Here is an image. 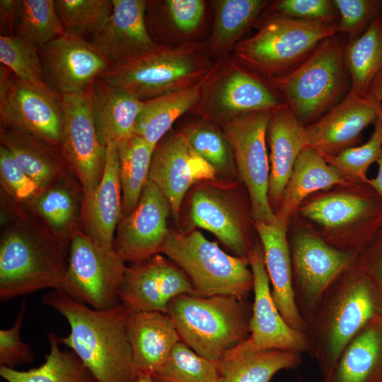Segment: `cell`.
Returning a JSON list of instances; mask_svg holds the SVG:
<instances>
[{"label": "cell", "instance_id": "obj_22", "mask_svg": "<svg viewBox=\"0 0 382 382\" xmlns=\"http://www.w3.org/2000/svg\"><path fill=\"white\" fill-rule=\"evenodd\" d=\"M289 224L277 216L272 223L254 226L262 247L274 301L286 323L293 329L304 332L306 322L296 306L293 291L291 252L287 239Z\"/></svg>", "mask_w": 382, "mask_h": 382}, {"label": "cell", "instance_id": "obj_3", "mask_svg": "<svg viewBox=\"0 0 382 382\" xmlns=\"http://www.w3.org/2000/svg\"><path fill=\"white\" fill-rule=\"evenodd\" d=\"M382 316V291L357 263L329 287L306 322L308 352L323 377L366 326Z\"/></svg>", "mask_w": 382, "mask_h": 382}, {"label": "cell", "instance_id": "obj_13", "mask_svg": "<svg viewBox=\"0 0 382 382\" xmlns=\"http://www.w3.org/2000/svg\"><path fill=\"white\" fill-rule=\"evenodd\" d=\"M0 120L1 127L25 132L62 149L61 97L25 83L2 64Z\"/></svg>", "mask_w": 382, "mask_h": 382}, {"label": "cell", "instance_id": "obj_28", "mask_svg": "<svg viewBox=\"0 0 382 382\" xmlns=\"http://www.w3.org/2000/svg\"><path fill=\"white\" fill-rule=\"evenodd\" d=\"M0 141L42 190L72 172L60 149L35 136L1 126Z\"/></svg>", "mask_w": 382, "mask_h": 382}, {"label": "cell", "instance_id": "obj_43", "mask_svg": "<svg viewBox=\"0 0 382 382\" xmlns=\"http://www.w3.org/2000/svg\"><path fill=\"white\" fill-rule=\"evenodd\" d=\"M266 4L262 0H223L218 3L214 40L224 45L238 35Z\"/></svg>", "mask_w": 382, "mask_h": 382}, {"label": "cell", "instance_id": "obj_19", "mask_svg": "<svg viewBox=\"0 0 382 382\" xmlns=\"http://www.w3.org/2000/svg\"><path fill=\"white\" fill-rule=\"evenodd\" d=\"M217 171L190 146L184 134L161 139L154 149L149 180L161 191L177 217L189 188L202 180H213Z\"/></svg>", "mask_w": 382, "mask_h": 382}, {"label": "cell", "instance_id": "obj_30", "mask_svg": "<svg viewBox=\"0 0 382 382\" xmlns=\"http://www.w3.org/2000/svg\"><path fill=\"white\" fill-rule=\"evenodd\" d=\"M351 185H357L347 183L318 152L307 147L294 164L276 216L289 223L308 197L334 187Z\"/></svg>", "mask_w": 382, "mask_h": 382}, {"label": "cell", "instance_id": "obj_51", "mask_svg": "<svg viewBox=\"0 0 382 382\" xmlns=\"http://www.w3.org/2000/svg\"><path fill=\"white\" fill-rule=\"evenodd\" d=\"M21 0L0 1V28L2 35H15Z\"/></svg>", "mask_w": 382, "mask_h": 382}, {"label": "cell", "instance_id": "obj_42", "mask_svg": "<svg viewBox=\"0 0 382 382\" xmlns=\"http://www.w3.org/2000/svg\"><path fill=\"white\" fill-rule=\"evenodd\" d=\"M55 8L65 33L92 35L110 16L109 0H56Z\"/></svg>", "mask_w": 382, "mask_h": 382}, {"label": "cell", "instance_id": "obj_31", "mask_svg": "<svg viewBox=\"0 0 382 382\" xmlns=\"http://www.w3.org/2000/svg\"><path fill=\"white\" fill-rule=\"evenodd\" d=\"M323 382H382L381 318L353 338Z\"/></svg>", "mask_w": 382, "mask_h": 382}, {"label": "cell", "instance_id": "obj_20", "mask_svg": "<svg viewBox=\"0 0 382 382\" xmlns=\"http://www.w3.org/2000/svg\"><path fill=\"white\" fill-rule=\"evenodd\" d=\"M381 105L369 94L352 91L314 122L306 126L308 147L321 156H335L355 146L363 130L380 117Z\"/></svg>", "mask_w": 382, "mask_h": 382}, {"label": "cell", "instance_id": "obj_53", "mask_svg": "<svg viewBox=\"0 0 382 382\" xmlns=\"http://www.w3.org/2000/svg\"><path fill=\"white\" fill-rule=\"evenodd\" d=\"M378 170L375 177L369 178V185L378 195L382 204V155L377 160Z\"/></svg>", "mask_w": 382, "mask_h": 382}, {"label": "cell", "instance_id": "obj_27", "mask_svg": "<svg viewBox=\"0 0 382 382\" xmlns=\"http://www.w3.org/2000/svg\"><path fill=\"white\" fill-rule=\"evenodd\" d=\"M192 224L213 233L236 256L248 257V247L241 214L226 197L209 188L197 189L190 206Z\"/></svg>", "mask_w": 382, "mask_h": 382}, {"label": "cell", "instance_id": "obj_4", "mask_svg": "<svg viewBox=\"0 0 382 382\" xmlns=\"http://www.w3.org/2000/svg\"><path fill=\"white\" fill-rule=\"evenodd\" d=\"M297 215L327 243L357 256L382 227V204L369 184L313 194L301 204Z\"/></svg>", "mask_w": 382, "mask_h": 382}, {"label": "cell", "instance_id": "obj_5", "mask_svg": "<svg viewBox=\"0 0 382 382\" xmlns=\"http://www.w3.org/2000/svg\"><path fill=\"white\" fill-rule=\"evenodd\" d=\"M180 341L199 355L219 361L250 336L252 306L232 296L181 295L169 303Z\"/></svg>", "mask_w": 382, "mask_h": 382}, {"label": "cell", "instance_id": "obj_55", "mask_svg": "<svg viewBox=\"0 0 382 382\" xmlns=\"http://www.w3.org/2000/svg\"><path fill=\"white\" fill-rule=\"evenodd\" d=\"M381 323H382V316H381Z\"/></svg>", "mask_w": 382, "mask_h": 382}, {"label": "cell", "instance_id": "obj_29", "mask_svg": "<svg viewBox=\"0 0 382 382\" xmlns=\"http://www.w3.org/2000/svg\"><path fill=\"white\" fill-rule=\"evenodd\" d=\"M143 105L144 100L96 79L92 84V113L102 144H117L133 136Z\"/></svg>", "mask_w": 382, "mask_h": 382}, {"label": "cell", "instance_id": "obj_24", "mask_svg": "<svg viewBox=\"0 0 382 382\" xmlns=\"http://www.w3.org/2000/svg\"><path fill=\"white\" fill-rule=\"evenodd\" d=\"M267 133L270 147L268 197L272 208L278 209L294 164L308 147V140L306 126L286 104L273 110Z\"/></svg>", "mask_w": 382, "mask_h": 382}, {"label": "cell", "instance_id": "obj_40", "mask_svg": "<svg viewBox=\"0 0 382 382\" xmlns=\"http://www.w3.org/2000/svg\"><path fill=\"white\" fill-rule=\"evenodd\" d=\"M64 33L54 1L21 0L15 35L40 48Z\"/></svg>", "mask_w": 382, "mask_h": 382}, {"label": "cell", "instance_id": "obj_37", "mask_svg": "<svg viewBox=\"0 0 382 382\" xmlns=\"http://www.w3.org/2000/svg\"><path fill=\"white\" fill-rule=\"evenodd\" d=\"M216 101L225 112L237 115L272 111L282 105L265 84L240 70L233 71L222 83Z\"/></svg>", "mask_w": 382, "mask_h": 382}, {"label": "cell", "instance_id": "obj_32", "mask_svg": "<svg viewBox=\"0 0 382 382\" xmlns=\"http://www.w3.org/2000/svg\"><path fill=\"white\" fill-rule=\"evenodd\" d=\"M301 353L284 349L242 351L233 348L218 361L222 382H270L281 370L297 368Z\"/></svg>", "mask_w": 382, "mask_h": 382}, {"label": "cell", "instance_id": "obj_44", "mask_svg": "<svg viewBox=\"0 0 382 382\" xmlns=\"http://www.w3.org/2000/svg\"><path fill=\"white\" fill-rule=\"evenodd\" d=\"M192 149L216 171L233 168V153L226 136L208 126H197L184 133Z\"/></svg>", "mask_w": 382, "mask_h": 382}, {"label": "cell", "instance_id": "obj_10", "mask_svg": "<svg viewBox=\"0 0 382 382\" xmlns=\"http://www.w3.org/2000/svg\"><path fill=\"white\" fill-rule=\"evenodd\" d=\"M201 71V66L188 51L154 46L112 64L100 78L140 100H146L184 88L181 87Z\"/></svg>", "mask_w": 382, "mask_h": 382}, {"label": "cell", "instance_id": "obj_11", "mask_svg": "<svg viewBox=\"0 0 382 382\" xmlns=\"http://www.w3.org/2000/svg\"><path fill=\"white\" fill-rule=\"evenodd\" d=\"M289 247L294 299L306 322L332 283L356 263L357 255L332 246L311 228L296 229Z\"/></svg>", "mask_w": 382, "mask_h": 382}, {"label": "cell", "instance_id": "obj_52", "mask_svg": "<svg viewBox=\"0 0 382 382\" xmlns=\"http://www.w3.org/2000/svg\"><path fill=\"white\" fill-rule=\"evenodd\" d=\"M367 93L380 103L381 112L379 117L382 120V70L371 82Z\"/></svg>", "mask_w": 382, "mask_h": 382}, {"label": "cell", "instance_id": "obj_39", "mask_svg": "<svg viewBox=\"0 0 382 382\" xmlns=\"http://www.w3.org/2000/svg\"><path fill=\"white\" fill-rule=\"evenodd\" d=\"M0 62L25 83L58 95L47 83L38 47L30 42L16 35H1Z\"/></svg>", "mask_w": 382, "mask_h": 382}, {"label": "cell", "instance_id": "obj_35", "mask_svg": "<svg viewBox=\"0 0 382 382\" xmlns=\"http://www.w3.org/2000/svg\"><path fill=\"white\" fill-rule=\"evenodd\" d=\"M122 190V217L135 209L149 173L154 149L133 135L117 144Z\"/></svg>", "mask_w": 382, "mask_h": 382}, {"label": "cell", "instance_id": "obj_16", "mask_svg": "<svg viewBox=\"0 0 382 382\" xmlns=\"http://www.w3.org/2000/svg\"><path fill=\"white\" fill-rule=\"evenodd\" d=\"M40 54L47 83L60 97L83 91L112 65L91 42L67 33Z\"/></svg>", "mask_w": 382, "mask_h": 382}, {"label": "cell", "instance_id": "obj_48", "mask_svg": "<svg viewBox=\"0 0 382 382\" xmlns=\"http://www.w3.org/2000/svg\"><path fill=\"white\" fill-rule=\"evenodd\" d=\"M333 6L329 0H282L274 4V9L290 18L332 23Z\"/></svg>", "mask_w": 382, "mask_h": 382}, {"label": "cell", "instance_id": "obj_50", "mask_svg": "<svg viewBox=\"0 0 382 382\" xmlns=\"http://www.w3.org/2000/svg\"><path fill=\"white\" fill-rule=\"evenodd\" d=\"M356 263L382 291V227L369 245L357 256Z\"/></svg>", "mask_w": 382, "mask_h": 382}, {"label": "cell", "instance_id": "obj_34", "mask_svg": "<svg viewBox=\"0 0 382 382\" xmlns=\"http://www.w3.org/2000/svg\"><path fill=\"white\" fill-rule=\"evenodd\" d=\"M49 353L40 366L27 371L0 366L6 382H98L72 350L62 349L58 337L48 333Z\"/></svg>", "mask_w": 382, "mask_h": 382}, {"label": "cell", "instance_id": "obj_18", "mask_svg": "<svg viewBox=\"0 0 382 382\" xmlns=\"http://www.w3.org/2000/svg\"><path fill=\"white\" fill-rule=\"evenodd\" d=\"M171 211L160 189L148 180L135 209L121 218L115 236L114 250L125 261L135 262L160 253L169 231Z\"/></svg>", "mask_w": 382, "mask_h": 382}, {"label": "cell", "instance_id": "obj_54", "mask_svg": "<svg viewBox=\"0 0 382 382\" xmlns=\"http://www.w3.org/2000/svg\"><path fill=\"white\" fill-rule=\"evenodd\" d=\"M133 382H155L151 376L148 373L140 372L137 373L134 376Z\"/></svg>", "mask_w": 382, "mask_h": 382}, {"label": "cell", "instance_id": "obj_9", "mask_svg": "<svg viewBox=\"0 0 382 382\" xmlns=\"http://www.w3.org/2000/svg\"><path fill=\"white\" fill-rule=\"evenodd\" d=\"M114 249L107 248L79 231L69 246L66 273L59 289L96 310L120 303L127 266Z\"/></svg>", "mask_w": 382, "mask_h": 382}, {"label": "cell", "instance_id": "obj_38", "mask_svg": "<svg viewBox=\"0 0 382 382\" xmlns=\"http://www.w3.org/2000/svg\"><path fill=\"white\" fill-rule=\"evenodd\" d=\"M151 376L155 382H222L218 361L199 355L182 341Z\"/></svg>", "mask_w": 382, "mask_h": 382}, {"label": "cell", "instance_id": "obj_14", "mask_svg": "<svg viewBox=\"0 0 382 382\" xmlns=\"http://www.w3.org/2000/svg\"><path fill=\"white\" fill-rule=\"evenodd\" d=\"M61 101L62 150L81 186L83 204L101 180L106 156V146L99 139L93 117L92 85L80 93L61 96Z\"/></svg>", "mask_w": 382, "mask_h": 382}, {"label": "cell", "instance_id": "obj_7", "mask_svg": "<svg viewBox=\"0 0 382 382\" xmlns=\"http://www.w3.org/2000/svg\"><path fill=\"white\" fill-rule=\"evenodd\" d=\"M160 253L187 276L196 296H232L245 300L253 289L248 257L231 255L199 231H170Z\"/></svg>", "mask_w": 382, "mask_h": 382}, {"label": "cell", "instance_id": "obj_46", "mask_svg": "<svg viewBox=\"0 0 382 382\" xmlns=\"http://www.w3.org/2000/svg\"><path fill=\"white\" fill-rule=\"evenodd\" d=\"M25 308L26 304L23 302L13 325L0 330V366L16 369L33 360L30 345L24 342L21 337Z\"/></svg>", "mask_w": 382, "mask_h": 382}, {"label": "cell", "instance_id": "obj_6", "mask_svg": "<svg viewBox=\"0 0 382 382\" xmlns=\"http://www.w3.org/2000/svg\"><path fill=\"white\" fill-rule=\"evenodd\" d=\"M345 40L335 35L323 42L300 64L274 77L272 85L305 125L335 105L347 88L344 60Z\"/></svg>", "mask_w": 382, "mask_h": 382}, {"label": "cell", "instance_id": "obj_1", "mask_svg": "<svg viewBox=\"0 0 382 382\" xmlns=\"http://www.w3.org/2000/svg\"><path fill=\"white\" fill-rule=\"evenodd\" d=\"M0 299L59 289L66 255L45 226L23 204L1 191Z\"/></svg>", "mask_w": 382, "mask_h": 382}, {"label": "cell", "instance_id": "obj_12", "mask_svg": "<svg viewBox=\"0 0 382 382\" xmlns=\"http://www.w3.org/2000/svg\"><path fill=\"white\" fill-rule=\"evenodd\" d=\"M272 111H257L236 116L226 127L238 173L250 201L255 224L272 223L277 218L269 197L270 159L266 134Z\"/></svg>", "mask_w": 382, "mask_h": 382}, {"label": "cell", "instance_id": "obj_47", "mask_svg": "<svg viewBox=\"0 0 382 382\" xmlns=\"http://www.w3.org/2000/svg\"><path fill=\"white\" fill-rule=\"evenodd\" d=\"M332 3L340 12L337 32L352 37L358 34L378 16L381 3L374 0H334Z\"/></svg>", "mask_w": 382, "mask_h": 382}, {"label": "cell", "instance_id": "obj_56", "mask_svg": "<svg viewBox=\"0 0 382 382\" xmlns=\"http://www.w3.org/2000/svg\"><path fill=\"white\" fill-rule=\"evenodd\" d=\"M382 4V3H381Z\"/></svg>", "mask_w": 382, "mask_h": 382}, {"label": "cell", "instance_id": "obj_45", "mask_svg": "<svg viewBox=\"0 0 382 382\" xmlns=\"http://www.w3.org/2000/svg\"><path fill=\"white\" fill-rule=\"evenodd\" d=\"M1 191L12 200L26 204L42 191L40 186L22 169L12 154L0 146Z\"/></svg>", "mask_w": 382, "mask_h": 382}, {"label": "cell", "instance_id": "obj_15", "mask_svg": "<svg viewBox=\"0 0 382 382\" xmlns=\"http://www.w3.org/2000/svg\"><path fill=\"white\" fill-rule=\"evenodd\" d=\"M248 259L253 275L254 293L250 336L235 348L242 351L276 349L307 352L304 332L286 323L274 301L260 243L250 247Z\"/></svg>", "mask_w": 382, "mask_h": 382}, {"label": "cell", "instance_id": "obj_26", "mask_svg": "<svg viewBox=\"0 0 382 382\" xmlns=\"http://www.w3.org/2000/svg\"><path fill=\"white\" fill-rule=\"evenodd\" d=\"M127 333L134 375L140 372L151 375L180 341L170 317L158 311H129Z\"/></svg>", "mask_w": 382, "mask_h": 382}, {"label": "cell", "instance_id": "obj_17", "mask_svg": "<svg viewBox=\"0 0 382 382\" xmlns=\"http://www.w3.org/2000/svg\"><path fill=\"white\" fill-rule=\"evenodd\" d=\"M181 295L196 296L187 276L159 253L127 267L120 301L130 311L167 313L170 302Z\"/></svg>", "mask_w": 382, "mask_h": 382}, {"label": "cell", "instance_id": "obj_21", "mask_svg": "<svg viewBox=\"0 0 382 382\" xmlns=\"http://www.w3.org/2000/svg\"><path fill=\"white\" fill-rule=\"evenodd\" d=\"M110 16L91 36V42L112 64H118L154 47L145 22L146 2L111 0Z\"/></svg>", "mask_w": 382, "mask_h": 382}, {"label": "cell", "instance_id": "obj_33", "mask_svg": "<svg viewBox=\"0 0 382 382\" xmlns=\"http://www.w3.org/2000/svg\"><path fill=\"white\" fill-rule=\"evenodd\" d=\"M199 98V88L191 86L144 100L134 135L141 137L153 149L163 138L173 122Z\"/></svg>", "mask_w": 382, "mask_h": 382}, {"label": "cell", "instance_id": "obj_23", "mask_svg": "<svg viewBox=\"0 0 382 382\" xmlns=\"http://www.w3.org/2000/svg\"><path fill=\"white\" fill-rule=\"evenodd\" d=\"M82 203L81 186L71 172L25 205L45 226L68 255L72 239L81 231Z\"/></svg>", "mask_w": 382, "mask_h": 382}, {"label": "cell", "instance_id": "obj_8", "mask_svg": "<svg viewBox=\"0 0 382 382\" xmlns=\"http://www.w3.org/2000/svg\"><path fill=\"white\" fill-rule=\"evenodd\" d=\"M337 32V25L333 23L279 15L241 42L237 52L242 59L262 72L285 74Z\"/></svg>", "mask_w": 382, "mask_h": 382}, {"label": "cell", "instance_id": "obj_49", "mask_svg": "<svg viewBox=\"0 0 382 382\" xmlns=\"http://www.w3.org/2000/svg\"><path fill=\"white\" fill-rule=\"evenodd\" d=\"M170 16L176 28L185 33L195 30L204 11L201 0H168L166 1Z\"/></svg>", "mask_w": 382, "mask_h": 382}, {"label": "cell", "instance_id": "obj_41", "mask_svg": "<svg viewBox=\"0 0 382 382\" xmlns=\"http://www.w3.org/2000/svg\"><path fill=\"white\" fill-rule=\"evenodd\" d=\"M382 155V120L379 117L364 144L355 146L335 156H322L341 176L352 185L369 184L367 172Z\"/></svg>", "mask_w": 382, "mask_h": 382}, {"label": "cell", "instance_id": "obj_36", "mask_svg": "<svg viewBox=\"0 0 382 382\" xmlns=\"http://www.w3.org/2000/svg\"><path fill=\"white\" fill-rule=\"evenodd\" d=\"M345 58L351 76L350 91L367 94L374 78L382 70V18L376 17L366 30L346 46Z\"/></svg>", "mask_w": 382, "mask_h": 382}, {"label": "cell", "instance_id": "obj_2", "mask_svg": "<svg viewBox=\"0 0 382 382\" xmlns=\"http://www.w3.org/2000/svg\"><path fill=\"white\" fill-rule=\"evenodd\" d=\"M42 303L66 320L70 332L58 340L77 355L98 382H133L135 375L127 333L129 310L122 303L96 310L60 289L49 291Z\"/></svg>", "mask_w": 382, "mask_h": 382}, {"label": "cell", "instance_id": "obj_25", "mask_svg": "<svg viewBox=\"0 0 382 382\" xmlns=\"http://www.w3.org/2000/svg\"><path fill=\"white\" fill-rule=\"evenodd\" d=\"M122 217V190L117 144L106 146L105 163L101 180L82 204V221L86 233L100 245L114 249L115 231Z\"/></svg>", "mask_w": 382, "mask_h": 382}]
</instances>
